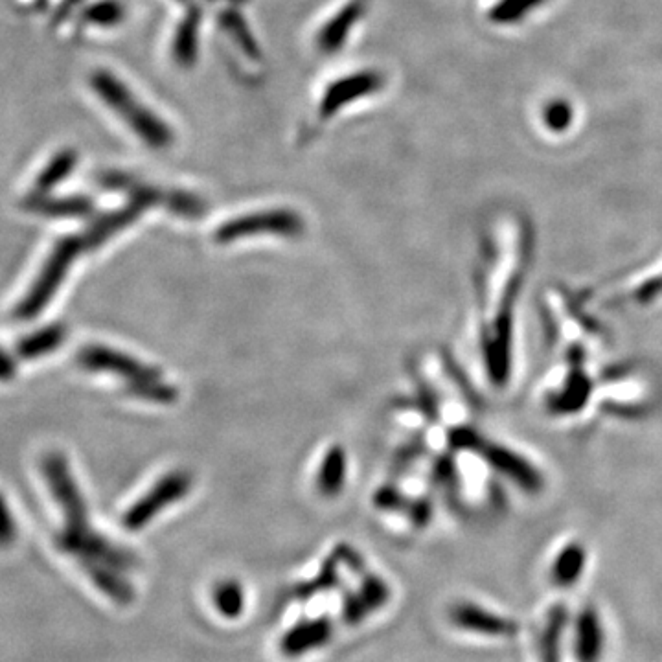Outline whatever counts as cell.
Wrapping results in <instances>:
<instances>
[{"instance_id": "5bb4252c", "label": "cell", "mask_w": 662, "mask_h": 662, "mask_svg": "<svg viewBox=\"0 0 662 662\" xmlns=\"http://www.w3.org/2000/svg\"><path fill=\"white\" fill-rule=\"evenodd\" d=\"M366 12V0H350L339 12L322 26L317 37V46L324 54H335L343 48L344 41L352 32L355 24L361 21Z\"/></svg>"}, {"instance_id": "3957f363", "label": "cell", "mask_w": 662, "mask_h": 662, "mask_svg": "<svg viewBox=\"0 0 662 662\" xmlns=\"http://www.w3.org/2000/svg\"><path fill=\"white\" fill-rule=\"evenodd\" d=\"M91 89L116 115L122 116L127 126L135 131L142 142L153 149L168 148L173 142V129L157 113L144 107L124 81L109 70H94Z\"/></svg>"}, {"instance_id": "7402d4cb", "label": "cell", "mask_w": 662, "mask_h": 662, "mask_svg": "<svg viewBox=\"0 0 662 662\" xmlns=\"http://www.w3.org/2000/svg\"><path fill=\"white\" fill-rule=\"evenodd\" d=\"M212 602L221 617L229 618V620L240 618L241 613L245 611V602H247L243 585L236 580L217 583L214 593H212Z\"/></svg>"}, {"instance_id": "ac0fdd59", "label": "cell", "mask_w": 662, "mask_h": 662, "mask_svg": "<svg viewBox=\"0 0 662 662\" xmlns=\"http://www.w3.org/2000/svg\"><path fill=\"white\" fill-rule=\"evenodd\" d=\"M78 160H80V157H78L76 149L65 148L58 151L37 175L32 192L34 194H50L56 186L65 183L69 179L70 173L74 172L76 166H78Z\"/></svg>"}, {"instance_id": "8992f818", "label": "cell", "mask_w": 662, "mask_h": 662, "mask_svg": "<svg viewBox=\"0 0 662 662\" xmlns=\"http://www.w3.org/2000/svg\"><path fill=\"white\" fill-rule=\"evenodd\" d=\"M607 308L624 306V308L648 309L662 304V254L653 262L646 263L639 271L629 273L611 291L602 297Z\"/></svg>"}, {"instance_id": "f1b7e54d", "label": "cell", "mask_w": 662, "mask_h": 662, "mask_svg": "<svg viewBox=\"0 0 662 662\" xmlns=\"http://www.w3.org/2000/svg\"><path fill=\"white\" fill-rule=\"evenodd\" d=\"M19 372V357L15 352L0 348V383H8L17 377Z\"/></svg>"}, {"instance_id": "83f0119b", "label": "cell", "mask_w": 662, "mask_h": 662, "mask_svg": "<svg viewBox=\"0 0 662 662\" xmlns=\"http://www.w3.org/2000/svg\"><path fill=\"white\" fill-rule=\"evenodd\" d=\"M17 537V523L13 519L10 504L0 493V548L10 547Z\"/></svg>"}, {"instance_id": "4fadbf2b", "label": "cell", "mask_w": 662, "mask_h": 662, "mask_svg": "<svg viewBox=\"0 0 662 662\" xmlns=\"http://www.w3.org/2000/svg\"><path fill=\"white\" fill-rule=\"evenodd\" d=\"M21 208L28 214L41 217H85L91 216L94 203L89 197L83 195H67V197H54L50 194L26 195Z\"/></svg>"}, {"instance_id": "cb8c5ba5", "label": "cell", "mask_w": 662, "mask_h": 662, "mask_svg": "<svg viewBox=\"0 0 662 662\" xmlns=\"http://www.w3.org/2000/svg\"><path fill=\"white\" fill-rule=\"evenodd\" d=\"M126 19V6L120 0H98L81 12V23L111 28Z\"/></svg>"}, {"instance_id": "8fae6325", "label": "cell", "mask_w": 662, "mask_h": 662, "mask_svg": "<svg viewBox=\"0 0 662 662\" xmlns=\"http://www.w3.org/2000/svg\"><path fill=\"white\" fill-rule=\"evenodd\" d=\"M449 618L457 628L488 637H514L519 629L512 620L499 617L488 609L469 602L453 605L449 611Z\"/></svg>"}, {"instance_id": "d4e9b609", "label": "cell", "mask_w": 662, "mask_h": 662, "mask_svg": "<svg viewBox=\"0 0 662 662\" xmlns=\"http://www.w3.org/2000/svg\"><path fill=\"white\" fill-rule=\"evenodd\" d=\"M567 622V609L560 605L548 617L547 628L541 639V659L543 662H560V644L563 628Z\"/></svg>"}, {"instance_id": "d6986e66", "label": "cell", "mask_w": 662, "mask_h": 662, "mask_svg": "<svg viewBox=\"0 0 662 662\" xmlns=\"http://www.w3.org/2000/svg\"><path fill=\"white\" fill-rule=\"evenodd\" d=\"M343 565V554L337 548L331 554L330 558L324 561L322 569H320L319 574L313 580L298 585L297 589H295V598L300 600V602H304V600H309V598H315L317 594L328 593V591L337 589L341 585V567Z\"/></svg>"}, {"instance_id": "9c48e42d", "label": "cell", "mask_w": 662, "mask_h": 662, "mask_svg": "<svg viewBox=\"0 0 662 662\" xmlns=\"http://www.w3.org/2000/svg\"><path fill=\"white\" fill-rule=\"evenodd\" d=\"M383 87L385 76L377 70H359L355 74L339 78L328 85V89L322 94L319 103L320 116L330 118L355 100L383 91Z\"/></svg>"}, {"instance_id": "ffe728a7", "label": "cell", "mask_w": 662, "mask_h": 662, "mask_svg": "<svg viewBox=\"0 0 662 662\" xmlns=\"http://www.w3.org/2000/svg\"><path fill=\"white\" fill-rule=\"evenodd\" d=\"M587 561V552L580 543H569L567 547L561 548L560 554L556 556V561L552 565V580L556 585L569 587L572 583L578 582L585 569Z\"/></svg>"}, {"instance_id": "6da1fadb", "label": "cell", "mask_w": 662, "mask_h": 662, "mask_svg": "<svg viewBox=\"0 0 662 662\" xmlns=\"http://www.w3.org/2000/svg\"><path fill=\"white\" fill-rule=\"evenodd\" d=\"M532 252V230L515 216L501 217L480 245L473 355L480 385L495 398L508 396L519 381V309Z\"/></svg>"}, {"instance_id": "7a4b0ae2", "label": "cell", "mask_w": 662, "mask_h": 662, "mask_svg": "<svg viewBox=\"0 0 662 662\" xmlns=\"http://www.w3.org/2000/svg\"><path fill=\"white\" fill-rule=\"evenodd\" d=\"M41 473L65 517V525L56 536L59 550L78 561L107 598L126 602L133 593L126 572L131 571L137 561L127 550L116 547L113 541L92 528L87 504L63 453L48 451L41 458Z\"/></svg>"}, {"instance_id": "e0dca14e", "label": "cell", "mask_w": 662, "mask_h": 662, "mask_svg": "<svg viewBox=\"0 0 662 662\" xmlns=\"http://www.w3.org/2000/svg\"><path fill=\"white\" fill-rule=\"evenodd\" d=\"M604 631L593 607L583 609L576 624V657L578 662H600L604 651Z\"/></svg>"}, {"instance_id": "603a6c76", "label": "cell", "mask_w": 662, "mask_h": 662, "mask_svg": "<svg viewBox=\"0 0 662 662\" xmlns=\"http://www.w3.org/2000/svg\"><path fill=\"white\" fill-rule=\"evenodd\" d=\"M547 0H497L488 12V19L495 24H517L525 21Z\"/></svg>"}, {"instance_id": "7c38bea8", "label": "cell", "mask_w": 662, "mask_h": 662, "mask_svg": "<svg viewBox=\"0 0 662 662\" xmlns=\"http://www.w3.org/2000/svg\"><path fill=\"white\" fill-rule=\"evenodd\" d=\"M333 631L335 628L330 617L302 620L284 633V637L280 640V651L286 657H302L306 653L326 646L333 637Z\"/></svg>"}, {"instance_id": "52a82bcc", "label": "cell", "mask_w": 662, "mask_h": 662, "mask_svg": "<svg viewBox=\"0 0 662 662\" xmlns=\"http://www.w3.org/2000/svg\"><path fill=\"white\" fill-rule=\"evenodd\" d=\"M188 490L190 477L184 473H172L160 480L159 484H155V488L142 499H138V503L133 504L124 514L122 523L129 532H138L140 528L149 525L162 510L183 499Z\"/></svg>"}, {"instance_id": "2e32d148", "label": "cell", "mask_w": 662, "mask_h": 662, "mask_svg": "<svg viewBox=\"0 0 662 662\" xmlns=\"http://www.w3.org/2000/svg\"><path fill=\"white\" fill-rule=\"evenodd\" d=\"M203 12L201 8L190 2L188 12L183 21L177 26L173 35L172 54L175 63H179L184 69L192 67L199 52V28H201Z\"/></svg>"}, {"instance_id": "9a60e30c", "label": "cell", "mask_w": 662, "mask_h": 662, "mask_svg": "<svg viewBox=\"0 0 662 662\" xmlns=\"http://www.w3.org/2000/svg\"><path fill=\"white\" fill-rule=\"evenodd\" d=\"M65 341H67V326L61 322H54L23 335L15 344L13 352L19 357V361H37L41 357L54 354Z\"/></svg>"}, {"instance_id": "ba28073f", "label": "cell", "mask_w": 662, "mask_h": 662, "mask_svg": "<svg viewBox=\"0 0 662 662\" xmlns=\"http://www.w3.org/2000/svg\"><path fill=\"white\" fill-rule=\"evenodd\" d=\"M304 230L302 219L291 210H267V212H256L249 216L238 217L227 225L219 227L216 232V241L229 243V241L241 240L252 234L260 232H273V234H287L297 236Z\"/></svg>"}, {"instance_id": "5b68a950", "label": "cell", "mask_w": 662, "mask_h": 662, "mask_svg": "<svg viewBox=\"0 0 662 662\" xmlns=\"http://www.w3.org/2000/svg\"><path fill=\"white\" fill-rule=\"evenodd\" d=\"M76 363L89 372H105L126 379L131 394L138 398L162 403L172 400L173 390L166 387L164 381L160 383L159 374L148 370V366L140 365L137 359L116 352L113 348L102 344L83 346L76 355Z\"/></svg>"}, {"instance_id": "30bf717a", "label": "cell", "mask_w": 662, "mask_h": 662, "mask_svg": "<svg viewBox=\"0 0 662 662\" xmlns=\"http://www.w3.org/2000/svg\"><path fill=\"white\" fill-rule=\"evenodd\" d=\"M390 600L389 583L374 572L361 574L359 585L344 593L343 618L348 626H359L366 618L383 609Z\"/></svg>"}, {"instance_id": "484cf974", "label": "cell", "mask_w": 662, "mask_h": 662, "mask_svg": "<svg viewBox=\"0 0 662 662\" xmlns=\"http://www.w3.org/2000/svg\"><path fill=\"white\" fill-rule=\"evenodd\" d=\"M344 455L341 449H333L328 453L326 462L322 464L319 475V488L326 495H335L343 488Z\"/></svg>"}, {"instance_id": "44dd1931", "label": "cell", "mask_w": 662, "mask_h": 662, "mask_svg": "<svg viewBox=\"0 0 662 662\" xmlns=\"http://www.w3.org/2000/svg\"><path fill=\"white\" fill-rule=\"evenodd\" d=\"M217 23L229 34V37L234 39V43L240 46L243 54H247L251 59H258L262 56L258 41L252 34L251 26L236 8H227L219 13Z\"/></svg>"}, {"instance_id": "4316f807", "label": "cell", "mask_w": 662, "mask_h": 662, "mask_svg": "<svg viewBox=\"0 0 662 662\" xmlns=\"http://www.w3.org/2000/svg\"><path fill=\"white\" fill-rule=\"evenodd\" d=\"M543 120L547 124L548 129L561 133L572 124V107L563 100H556L547 105V109L543 111Z\"/></svg>"}, {"instance_id": "4dcf8cb0", "label": "cell", "mask_w": 662, "mask_h": 662, "mask_svg": "<svg viewBox=\"0 0 662 662\" xmlns=\"http://www.w3.org/2000/svg\"><path fill=\"white\" fill-rule=\"evenodd\" d=\"M212 2H216V0H212ZM227 2H232V4H236V6H238V4H245L247 0H227Z\"/></svg>"}, {"instance_id": "277c9868", "label": "cell", "mask_w": 662, "mask_h": 662, "mask_svg": "<svg viewBox=\"0 0 662 662\" xmlns=\"http://www.w3.org/2000/svg\"><path fill=\"white\" fill-rule=\"evenodd\" d=\"M83 252H89L83 236L69 234L56 241L50 254L46 256L41 271L35 276L34 284L26 291L19 304L13 309V317L17 320H34L48 308L54 300L59 287L63 286L72 265Z\"/></svg>"}, {"instance_id": "f546056e", "label": "cell", "mask_w": 662, "mask_h": 662, "mask_svg": "<svg viewBox=\"0 0 662 662\" xmlns=\"http://www.w3.org/2000/svg\"><path fill=\"white\" fill-rule=\"evenodd\" d=\"M81 4H83V0H61L52 15V24L56 26V24L65 23L70 15H74V12L80 8Z\"/></svg>"}]
</instances>
